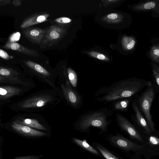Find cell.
Wrapping results in <instances>:
<instances>
[{"instance_id": "obj_24", "label": "cell", "mask_w": 159, "mask_h": 159, "mask_svg": "<svg viewBox=\"0 0 159 159\" xmlns=\"http://www.w3.org/2000/svg\"><path fill=\"white\" fill-rule=\"evenodd\" d=\"M72 20L69 18L62 17L58 18L55 20L57 23L62 24H65L70 23L72 21Z\"/></svg>"}, {"instance_id": "obj_18", "label": "cell", "mask_w": 159, "mask_h": 159, "mask_svg": "<svg viewBox=\"0 0 159 159\" xmlns=\"http://www.w3.org/2000/svg\"><path fill=\"white\" fill-rule=\"evenodd\" d=\"M73 140L75 142L84 149L93 153L98 154V151L88 143L86 140H81L77 139H74Z\"/></svg>"}, {"instance_id": "obj_12", "label": "cell", "mask_w": 159, "mask_h": 159, "mask_svg": "<svg viewBox=\"0 0 159 159\" xmlns=\"http://www.w3.org/2000/svg\"><path fill=\"white\" fill-rule=\"evenodd\" d=\"M16 123L25 125L34 129L48 131V129L43 124L44 119L41 115H38L36 118H27L15 121Z\"/></svg>"}, {"instance_id": "obj_14", "label": "cell", "mask_w": 159, "mask_h": 159, "mask_svg": "<svg viewBox=\"0 0 159 159\" xmlns=\"http://www.w3.org/2000/svg\"><path fill=\"white\" fill-rule=\"evenodd\" d=\"M49 16V14H48L32 15L25 19L21 24L20 27L21 29H24L46 21L48 20L47 19Z\"/></svg>"}, {"instance_id": "obj_8", "label": "cell", "mask_w": 159, "mask_h": 159, "mask_svg": "<svg viewBox=\"0 0 159 159\" xmlns=\"http://www.w3.org/2000/svg\"><path fill=\"white\" fill-rule=\"evenodd\" d=\"M110 140L111 142L116 146L127 151L140 150L143 148V146L135 143L119 135L112 136Z\"/></svg>"}, {"instance_id": "obj_19", "label": "cell", "mask_w": 159, "mask_h": 159, "mask_svg": "<svg viewBox=\"0 0 159 159\" xmlns=\"http://www.w3.org/2000/svg\"><path fill=\"white\" fill-rule=\"evenodd\" d=\"M19 73L14 69L0 66V75L8 77H16Z\"/></svg>"}, {"instance_id": "obj_31", "label": "cell", "mask_w": 159, "mask_h": 159, "mask_svg": "<svg viewBox=\"0 0 159 159\" xmlns=\"http://www.w3.org/2000/svg\"><path fill=\"white\" fill-rule=\"evenodd\" d=\"M11 3L10 0H0V6L6 5Z\"/></svg>"}, {"instance_id": "obj_2", "label": "cell", "mask_w": 159, "mask_h": 159, "mask_svg": "<svg viewBox=\"0 0 159 159\" xmlns=\"http://www.w3.org/2000/svg\"><path fill=\"white\" fill-rule=\"evenodd\" d=\"M62 99L56 90L52 88L45 89L37 93L34 95L20 103L24 109H32L40 111L53 108Z\"/></svg>"}, {"instance_id": "obj_7", "label": "cell", "mask_w": 159, "mask_h": 159, "mask_svg": "<svg viewBox=\"0 0 159 159\" xmlns=\"http://www.w3.org/2000/svg\"><path fill=\"white\" fill-rule=\"evenodd\" d=\"M49 27L44 29L38 28L27 27L23 29L24 36L30 41L34 44H39L44 39Z\"/></svg>"}, {"instance_id": "obj_6", "label": "cell", "mask_w": 159, "mask_h": 159, "mask_svg": "<svg viewBox=\"0 0 159 159\" xmlns=\"http://www.w3.org/2000/svg\"><path fill=\"white\" fill-rule=\"evenodd\" d=\"M116 117L118 126L122 130L127 133L132 139L141 142H144L140 134L128 119L119 113L116 114Z\"/></svg>"}, {"instance_id": "obj_25", "label": "cell", "mask_w": 159, "mask_h": 159, "mask_svg": "<svg viewBox=\"0 0 159 159\" xmlns=\"http://www.w3.org/2000/svg\"><path fill=\"white\" fill-rule=\"evenodd\" d=\"M149 142L152 145H157L159 144V140L157 137L152 135L149 138Z\"/></svg>"}, {"instance_id": "obj_9", "label": "cell", "mask_w": 159, "mask_h": 159, "mask_svg": "<svg viewBox=\"0 0 159 159\" xmlns=\"http://www.w3.org/2000/svg\"><path fill=\"white\" fill-rule=\"evenodd\" d=\"M66 30L64 27L56 25H51L49 28L44 39L43 43H53L60 40L66 33Z\"/></svg>"}, {"instance_id": "obj_16", "label": "cell", "mask_w": 159, "mask_h": 159, "mask_svg": "<svg viewBox=\"0 0 159 159\" xmlns=\"http://www.w3.org/2000/svg\"><path fill=\"white\" fill-rule=\"evenodd\" d=\"M132 98L120 99L113 102L112 104L114 110L120 111H126L129 106Z\"/></svg>"}, {"instance_id": "obj_17", "label": "cell", "mask_w": 159, "mask_h": 159, "mask_svg": "<svg viewBox=\"0 0 159 159\" xmlns=\"http://www.w3.org/2000/svg\"><path fill=\"white\" fill-rule=\"evenodd\" d=\"M67 77L71 86L76 89L78 82V76L76 72L72 68H68L66 69Z\"/></svg>"}, {"instance_id": "obj_15", "label": "cell", "mask_w": 159, "mask_h": 159, "mask_svg": "<svg viewBox=\"0 0 159 159\" xmlns=\"http://www.w3.org/2000/svg\"><path fill=\"white\" fill-rule=\"evenodd\" d=\"M21 91L22 90L14 86H0V99H6L18 95Z\"/></svg>"}, {"instance_id": "obj_26", "label": "cell", "mask_w": 159, "mask_h": 159, "mask_svg": "<svg viewBox=\"0 0 159 159\" xmlns=\"http://www.w3.org/2000/svg\"><path fill=\"white\" fill-rule=\"evenodd\" d=\"M156 6V3L153 2H150L145 3L142 8L144 9H150L153 8Z\"/></svg>"}, {"instance_id": "obj_30", "label": "cell", "mask_w": 159, "mask_h": 159, "mask_svg": "<svg viewBox=\"0 0 159 159\" xmlns=\"http://www.w3.org/2000/svg\"><path fill=\"white\" fill-rule=\"evenodd\" d=\"M118 17V15L115 13H111L107 16V18L108 19L111 20L113 21H115V20L117 19Z\"/></svg>"}, {"instance_id": "obj_33", "label": "cell", "mask_w": 159, "mask_h": 159, "mask_svg": "<svg viewBox=\"0 0 159 159\" xmlns=\"http://www.w3.org/2000/svg\"><path fill=\"white\" fill-rule=\"evenodd\" d=\"M12 3L15 7H17L20 6L22 2L20 0H15L12 1Z\"/></svg>"}, {"instance_id": "obj_23", "label": "cell", "mask_w": 159, "mask_h": 159, "mask_svg": "<svg viewBox=\"0 0 159 159\" xmlns=\"http://www.w3.org/2000/svg\"><path fill=\"white\" fill-rule=\"evenodd\" d=\"M128 43L124 42L123 44L125 48L128 50L132 49L134 46L135 42L133 39L127 37L125 38Z\"/></svg>"}, {"instance_id": "obj_1", "label": "cell", "mask_w": 159, "mask_h": 159, "mask_svg": "<svg viewBox=\"0 0 159 159\" xmlns=\"http://www.w3.org/2000/svg\"><path fill=\"white\" fill-rule=\"evenodd\" d=\"M151 83V81L142 79L130 77L100 88L94 95L97 102L104 103L114 102L122 99L132 98Z\"/></svg>"}, {"instance_id": "obj_5", "label": "cell", "mask_w": 159, "mask_h": 159, "mask_svg": "<svg viewBox=\"0 0 159 159\" xmlns=\"http://www.w3.org/2000/svg\"><path fill=\"white\" fill-rule=\"evenodd\" d=\"M59 82V86H57V91L62 99L65 100L74 109H76L81 107L83 103L82 98L76 89L70 84H67L60 81Z\"/></svg>"}, {"instance_id": "obj_22", "label": "cell", "mask_w": 159, "mask_h": 159, "mask_svg": "<svg viewBox=\"0 0 159 159\" xmlns=\"http://www.w3.org/2000/svg\"><path fill=\"white\" fill-rule=\"evenodd\" d=\"M152 73L157 86L159 87V69L158 67L155 65H153L152 67Z\"/></svg>"}, {"instance_id": "obj_20", "label": "cell", "mask_w": 159, "mask_h": 159, "mask_svg": "<svg viewBox=\"0 0 159 159\" xmlns=\"http://www.w3.org/2000/svg\"><path fill=\"white\" fill-rule=\"evenodd\" d=\"M97 148L106 159H119L102 146L98 145Z\"/></svg>"}, {"instance_id": "obj_29", "label": "cell", "mask_w": 159, "mask_h": 159, "mask_svg": "<svg viewBox=\"0 0 159 159\" xmlns=\"http://www.w3.org/2000/svg\"><path fill=\"white\" fill-rule=\"evenodd\" d=\"M0 57L7 60L11 58V57L7 52L1 49H0Z\"/></svg>"}, {"instance_id": "obj_3", "label": "cell", "mask_w": 159, "mask_h": 159, "mask_svg": "<svg viewBox=\"0 0 159 159\" xmlns=\"http://www.w3.org/2000/svg\"><path fill=\"white\" fill-rule=\"evenodd\" d=\"M111 111L107 108L90 111L79 117L76 124L83 130H87L92 127L105 132L111 122Z\"/></svg>"}, {"instance_id": "obj_28", "label": "cell", "mask_w": 159, "mask_h": 159, "mask_svg": "<svg viewBox=\"0 0 159 159\" xmlns=\"http://www.w3.org/2000/svg\"><path fill=\"white\" fill-rule=\"evenodd\" d=\"M41 157V156L31 155L22 156L17 157L14 159H38Z\"/></svg>"}, {"instance_id": "obj_13", "label": "cell", "mask_w": 159, "mask_h": 159, "mask_svg": "<svg viewBox=\"0 0 159 159\" xmlns=\"http://www.w3.org/2000/svg\"><path fill=\"white\" fill-rule=\"evenodd\" d=\"M3 48L26 55L34 57L39 56L38 52L36 51L25 47L15 42H8L3 46Z\"/></svg>"}, {"instance_id": "obj_11", "label": "cell", "mask_w": 159, "mask_h": 159, "mask_svg": "<svg viewBox=\"0 0 159 159\" xmlns=\"http://www.w3.org/2000/svg\"><path fill=\"white\" fill-rule=\"evenodd\" d=\"M12 128L15 131L25 136L32 137L42 136L47 135V134L28 126L19 124L15 121L11 125Z\"/></svg>"}, {"instance_id": "obj_27", "label": "cell", "mask_w": 159, "mask_h": 159, "mask_svg": "<svg viewBox=\"0 0 159 159\" xmlns=\"http://www.w3.org/2000/svg\"><path fill=\"white\" fill-rule=\"evenodd\" d=\"M17 77H8L0 75V83L3 82L6 80H9L13 81H17L18 79Z\"/></svg>"}, {"instance_id": "obj_21", "label": "cell", "mask_w": 159, "mask_h": 159, "mask_svg": "<svg viewBox=\"0 0 159 159\" xmlns=\"http://www.w3.org/2000/svg\"><path fill=\"white\" fill-rule=\"evenodd\" d=\"M87 53L91 57L100 60L107 61L109 60V59L104 55L95 51H92Z\"/></svg>"}, {"instance_id": "obj_10", "label": "cell", "mask_w": 159, "mask_h": 159, "mask_svg": "<svg viewBox=\"0 0 159 159\" xmlns=\"http://www.w3.org/2000/svg\"><path fill=\"white\" fill-rule=\"evenodd\" d=\"M132 106L134 112L133 119L136 123L144 130L147 134H151L153 131L148 125L146 120L140 110L135 100H133Z\"/></svg>"}, {"instance_id": "obj_4", "label": "cell", "mask_w": 159, "mask_h": 159, "mask_svg": "<svg viewBox=\"0 0 159 159\" xmlns=\"http://www.w3.org/2000/svg\"><path fill=\"white\" fill-rule=\"evenodd\" d=\"M155 87L152 83L148 85L144 91L136 100L138 106L145 119L148 125L153 131L155 130V125L152 120L151 109L156 94Z\"/></svg>"}, {"instance_id": "obj_32", "label": "cell", "mask_w": 159, "mask_h": 159, "mask_svg": "<svg viewBox=\"0 0 159 159\" xmlns=\"http://www.w3.org/2000/svg\"><path fill=\"white\" fill-rule=\"evenodd\" d=\"M152 53L155 57H157L158 58L159 56V50L158 48H155L152 51Z\"/></svg>"}]
</instances>
